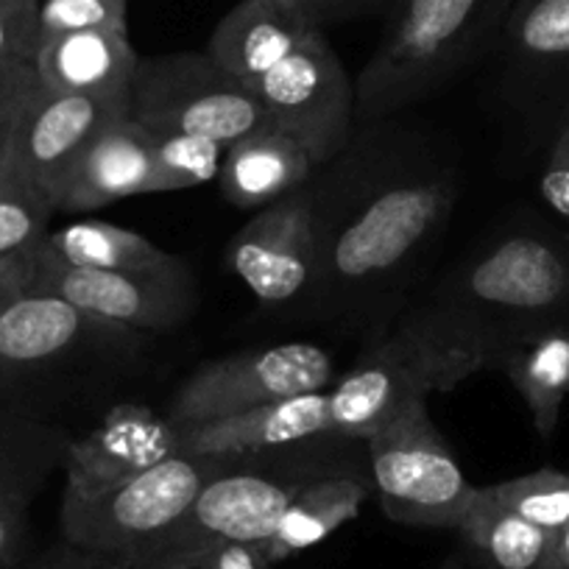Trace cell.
Masks as SVG:
<instances>
[{
	"label": "cell",
	"instance_id": "cell-37",
	"mask_svg": "<svg viewBox=\"0 0 569 569\" xmlns=\"http://www.w3.org/2000/svg\"><path fill=\"white\" fill-rule=\"evenodd\" d=\"M29 254L3 257V260H0V316L7 313V310L26 293V279H29Z\"/></svg>",
	"mask_w": 569,
	"mask_h": 569
},
{
	"label": "cell",
	"instance_id": "cell-15",
	"mask_svg": "<svg viewBox=\"0 0 569 569\" xmlns=\"http://www.w3.org/2000/svg\"><path fill=\"white\" fill-rule=\"evenodd\" d=\"M173 456H182V430L166 413L120 402L90 433L70 439L62 497L87 500Z\"/></svg>",
	"mask_w": 569,
	"mask_h": 569
},
{
	"label": "cell",
	"instance_id": "cell-40",
	"mask_svg": "<svg viewBox=\"0 0 569 569\" xmlns=\"http://www.w3.org/2000/svg\"><path fill=\"white\" fill-rule=\"evenodd\" d=\"M262 3H268V7L277 9V12L288 14V18L305 23V0H262ZM305 26H308V23H305ZM308 29H310V26H308Z\"/></svg>",
	"mask_w": 569,
	"mask_h": 569
},
{
	"label": "cell",
	"instance_id": "cell-7",
	"mask_svg": "<svg viewBox=\"0 0 569 569\" xmlns=\"http://www.w3.org/2000/svg\"><path fill=\"white\" fill-rule=\"evenodd\" d=\"M382 513L410 528L458 530L478 497L425 399L410 402L366 439Z\"/></svg>",
	"mask_w": 569,
	"mask_h": 569
},
{
	"label": "cell",
	"instance_id": "cell-27",
	"mask_svg": "<svg viewBox=\"0 0 569 569\" xmlns=\"http://www.w3.org/2000/svg\"><path fill=\"white\" fill-rule=\"evenodd\" d=\"M53 216L48 196L7 168L0 179V260L34 251L51 232Z\"/></svg>",
	"mask_w": 569,
	"mask_h": 569
},
{
	"label": "cell",
	"instance_id": "cell-26",
	"mask_svg": "<svg viewBox=\"0 0 569 569\" xmlns=\"http://www.w3.org/2000/svg\"><path fill=\"white\" fill-rule=\"evenodd\" d=\"M37 251L64 266L98 268V271H151L179 262V257L168 254L146 234L96 218L53 229L42 238Z\"/></svg>",
	"mask_w": 569,
	"mask_h": 569
},
{
	"label": "cell",
	"instance_id": "cell-11",
	"mask_svg": "<svg viewBox=\"0 0 569 569\" xmlns=\"http://www.w3.org/2000/svg\"><path fill=\"white\" fill-rule=\"evenodd\" d=\"M254 92L268 129L293 137L316 168L343 154L358 131L355 81L325 31H310L291 57L257 81Z\"/></svg>",
	"mask_w": 569,
	"mask_h": 569
},
{
	"label": "cell",
	"instance_id": "cell-4",
	"mask_svg": "<svg viewBox=\"0 0 569 569\" xmlns=\"http://www.w3.org/2000/svg\"><path fill=\"white\" fill-rule=\"evenodd\" d=\"M517 0H393L386 31L355 79L358 126L397 118L489 59Z\"/></svg>",
	"mask_w": 569,
	"mask_h": 569
},
{
	"label": "cell",
	"instance_id": "cell-1",
	"mask_svg": "<svg viewBox=\"0 0 569 569\" xmlns=\"http://www.w3.org/2000/svg\"><path fill=\"white\" fill-rule=\"evenodd\" d=\"M458 184L456 160L433 134L397 118L360 123L308 184L319 266L302 308L366 343L391 330L441 243Z\"/></svg>",
	"mask_w": 569,
	"mask_h": 569
},
{
	"label": "cell",
	"instance_id": "cell-35",
	"mask_svg": "<svg viewBox=\"0 0 569 569\" xmlns=\"http://www.w3.org/2000/svg\"><path fill=\"white\" fill-rule=\"evenodd\" d=\"M31 556V519L29 508H0V569H9Z\"/></svg>",
	"mask_w": 569,
	"mask_h": 569
},
{
	"label": "cell",
	"instance_id": "cell-41",
	"mask_svg": "<svg viewBox=\"0 0 569 569\" xmlns=\"http://www.w3.org/2000/svg\"><path fill=\"white\" fill-rule=\"evenodd\" d=\"M439 569H472V567H469L467 558H463V556H450L445 563H441Z\"/></svg>",
	"mask_w": 569,
	"mask_h": 569
},
{
	"label": "cell",
	"instance_id": "cell-38",
	"mask_svg": "<svg viewBox=\"0 0 569 569\" xmlns=\"http://www.w3.org/2000/svg\"><path fill=\"white\" fill-rule=\"evenodd\" d=\"M201 569H271L260 545H232L210 556Z\"/></svg>",
	"mask_w": 569,
	"mask_h": 569
},
{
	"label": "cell",
	"instance_id": "cell-34",
	"mask_svg": "<svg viewBox=\"0 0 569 569\" xmlns=\"http://www.w3.org/2000/svg\"><path fill=\"white\" fill-rule=\"evenodd\" d=\"M393 0H305V23L321 31L325 26L343 23V20L369 18V14L388 12Z\"/></svg>",
	"mask_w": 569,
	"mask_h": 569
},
{
	"label": "cell",
	"instance_id": "cell-5",
	"mask_svg": "<svg viewBox=\"0 0 569 569\" xmlns=\"http://www.w3.org/2000/svg\"><path fill=\"white\" fill-rule=\"evenodd\" d=\"M483 369H497L495 352L421 302L366 343L352 369L327 388L332 433L366 441L405 405L427 402Z\"/></svg>",
	"mask_w": 569,
	"mask_h": 569
},
{
	"label": "cell",
	"instance_id": "cell-36",
	"mask_svg": "<svg viewBox=\"0 0 569 569\" xmlns=\"http://www.w3.org/2000/svg\"><path fill=\"white\" fill-rule=\"evenodd\" d=\"M9 569H126L120 567L118 561H109V558L92 556V552L79 550V547L68 545H57L53 550L46 552H31L29 558H23L20 563Z\"/></svg>",
	"mask_w": 569,
	"mask_h": 569
},
{
	"label": "cell",
	"instance_id": "cell-19",
	"mask_svg": "<svg viewBox=\"0 0 569 569\" xmlns=\"http://www.w3.org/2000/svg\"><path fill=\"white\" fill-rule=\"evenodd\" d=\"M140 53L126 31H73L51 37L34 59L37 79L51 92L126 96Z\"/></svg>",
	"mask_w": 569,
	"mask_h": 569
},
{
	"label": "cell",
	"instance_id": "cell-18",
	"mask_svg": "<svg viewBox=\"0 0 569 569\" xmlns=\"http://www.w3.org/2000/svg\"><path fill=\"white\" fill-rule=\"evenodd\" d=\"M332 433L330 399L325 391L299 393L282 402L262 405L229 419L182 430V452L188 456H246V452L279 450L325 439Z\"/></svg>",
	"mask_w": 569,
	"mask_h": 569
},
{
	"label": "cell",
	"instance_id": "cell-12",
	"mask_svg": "<svg viewBox=\"0 0 569 569\" xmlns=\"http://www.w3.org/2000/svg\"><path fill=\"white\" fill-rule=\"evenodd\" d=\"M26 293H46L81 313L131 332H168L188 321L199 305L196 279L184 260L151 271L73 268L31 251Z\"/></svg>",
	"mask_w": 569,
	"mask_h": 569
},
{
	"label": "cell",
	"instance_id": "cell-16",
	"mask_svg": "<svg viewBox=\"0 0 569 569\" xmlns=\"http://www.w3.org/2000/svg\"><path fill=\"white\" fill-rule=\"evenodd\" d=\"M134 196H157L154 137L126 112L96 131L48 190L57 212H92Z\"/></svg>",
	"mask_w": 569,
	"mask_h": 569
},
{
	"label": "cell",
	"instance_id": "cell-21",
	"mask_svg": "<svg viewBox=\"0 0 569 569\" xmlns=\"http://www.w3.org/2000/svg\"><path fill=\"white\" fill-rule=\"evenodd\" d=\"M310 31L262 0H240L212 29L204 53L223 73L254 90L257 81L291 57Z\"/></svg>",
	"mask_w": 569,
	"mask_h": 569
},
{
	"label": "cell",
	"instance_id": "cell-8",
	"mask_svg": "<svg viewBox=\"0 0 569 569\" xmlns=\"http://www.w3.org/2000/svg\"><path fill=\"white\" fill-rule=\"evenodd\" d=\"M227 456H173L112 489L59 506L62 541L92 556L129 563L160 539L196 500Z\"/></svg>",
	"mask_w": 569,
	"mask_h": 569
},
{
	"label": "cell",
	"instance_id": "cell-25",
	"mask_svg": "<svg viewBox=\"0 0 569 569\" xmlns=\"http://www.w3.org/2000/svg\"><path fill=\"white\" fill-rule=\"evenodd\" d=\"M463 558L472 569H547L556 533L508 511L489 486H478L461 528Z\"/></svg>",
	"mask_w": 569,
	"mask_h": 569
},
{
	"label": "cell",
	"instance_id": "cell-13",
	"mask_svg": "<svg viewBox=\"0 0 569 569\" xmlns=\"http://www.w3.org/2000/svg\"><path fill=\"white\" fill-rule=\"evenodd\" d=\"M308 184L257 210L227 249L229 268L266 308L305 305L313 291L319 249Z\"/></svg>",
	"mask_w": 569,
	"mask_h": 569
},
{
	"label": "cell",
	"instance_id": "cell-2",
	"mask_svg": "<svg viewBox=\"0 0 569 569\" xmlns=\"http://www.w3.org/2000/svg\"><path fill=\"white\" fill-rule=\"evenodd\" d=\"M355 439L302 441L266 452L227 456L188 511L151 541L129 569H201L232 545H266L299 489L319 478L352 472L338 447Z\"/></svg>",
	"mask_w": 569,
	"mask_h": 569
},
{
	"label": "cell",
	"instance_id": "cell-10",
	"mask_svg": "<svg viewBox=\"0 0 569 569\" xmlns=\"http://www.w3.org/2000/svg\"><path fill=\"white\" fill-rule=\"evenodd\" d=\"M336 380V355L319 343L288 341L249 349L199 366L173 393L166 416L179 430H188L299 393L325 391Z\"/></svg>",
	"mask_w": 569,
	"mask_h": 569
},
{
	"label": "cell",
	"instance_id": "cell-32",
	"mask_svg": "<svg viewBox=\"0 0 569 569\" xmlns=\"http://www.w3.org/2000/svg\"><path fill=\"white\" fill-rule=\"evenodd\" d=\"M37 84H40V79H37L34 64L23 62L0 68V179L9 168L20 112H23L26 101H29Z\"/></svg>",
	"mask_w": 569,
	"mask_h": 569
},
{
	"label": "cell",
	"instance_id": "cell-3",
	"mask_svg": "<svg viewBox=\"0 0 569 569\" xmlns=\"http://www.w3.org/2000/svg\"><path fill=\"white\" fill-rule=\"evenodd\" d=\"M427 305L500 363L517 338L569 319V238L533 223L497 229L469 249Z\"/></svg>",
	"mask_w": 569,
	"mask_h": 569
},
{
	"label": "cell",
	"instance_id": "cell-9",
	"mask_svg": "<svg viewBox=\"0 0 569 569\" xmlns=\"http://www.w3.org/2000/svg\"><path fill=\"white\" fill-rule=\"evenodd\" d=\"M126 114L149 134H199L227 149L268 126L257 92L196 51L140 57Z\"/></svg>",
	"mask_w": 569,
	"mask_h": 569
},
{
	"label": "cell",
	"instance_id": "cell-42",
	"mask_svg": "<svg viewBox=\"0 0 569 569\" xmlns=\"http://www.w3.org/2000/svg\"><path fill=\"white\" fill-rule=\"evenodd\" d=\"M126 3H129V0H126Z\"/></svg>",
	"mask_w": 569,
	"mask_h": 569
},
{
	"label": "cell",
	"instance_id": "cell-24",
	"mask_svg": "<svg viewBox=\"0 0 569 569\" xmlns=\"http://www.w3.org/2000/svg\"><path fill=\"white\" fill-rule=\"evenodd\" d=\"M70 439L53 421L0 402V508H31L51 475L64 467Z\"/></svg>",
	"mask_w": 569,
	"mask_h": 569
},
{
	"label": "cell",
	"instance_id": "cell-31",
	"mask_svg": "<svg viewBox=\"0 0 569 569\" xmlns=\"http://www.w3.org/2000/svg\"><path fill=\"white\" fill-rule=\"evenodd\" d=\"M40 51V0H0V68L34 64Z\"/></svg>",
	"mask_w": 569,
	"mask_h": 569
},
{
	"label": "cell",
	"instance_id": "cell-20",
	"mask_svg": "<svg viewBox=\"0 0 569 569\" xmlns=\"http://www.w3.org/2000/svg\"><path fill=\"white\" fill-rule=\"evenodd\" d=\"M316 171V162L293 137L266 126L229 146L218 188L238 210H262L302 190Z\"/></svg>",
	"mask_w": 569,
	"mask_h": 569
},
{
	"label": "cell",
	"instance_id": "cell-23",
	"mask_svg": "<svg viewBox=\"0 0 569 569\" xmlns=\"http://www.w3.org/2000/svg\"><path fill=\"white\" fill-rule=\"evenodd\" d=\"M369 495L371 480L358 472L330 475L299 489L291 506L279 517L271 539L262 545L266 561L273 567L330 539L338 528L358 517Z\"/></svg>",
	"mask_w": 569,
	"mask_h": 569
},
{
	"label": "cell",
	"instance_id": "cell-28",
	"mask_svg": "<svg viewBox=\"0 0 569 569\" xmlns=\"http://www.w3.org/2000/svg\"><path fill=\"white\" fill-rule=\"evenodd\" d=\"M491 495L536 528L558 533L569 522V475L561 469H536L489 486Z\"/></svg>",
	"mask_w": 569,
	"mask_h": 569
},
{
	"label": "cell",
	"instance_id": "cell-6",
	"mask_svg": "<svg viewBox=\"0 0 569 569\" xmlns=\"http://www.w3.org/2000/svg\"><path fill=\"white\" fill-rule=\"evenodd\" d=\"M489 59L502 118L530 151L547 149L569 120V0H517Z\"/></svg>",
	"mask_w": 569,
	"mask_h": 569
},
{
	"label": "cell",
	"instance_id": "cell-39",
	"mask_svg": "<svg viewBox=\"0 0 569 569\" xmlns=\"http://www.w3.org/2000/svg\"><path fill=\"white\" fill-rule=\"evenodd\" d=\"M547 569H569V522L552 539V552Z\"/></svg>",
	"mask_w": 569,
	"mask_h": 569
},
{
	"label": "cell",
	"instance_id": "cell-14",
	"mask_svg": "<svg viewBox=\"0 0 569 569\" xmlns=\"http://www.w3.org/2000/svg\"><path fill=\"white\" fill-rule=\"evenodd\" d=\"M131 336V330L92 319L57 297L23 293L0 316V402L14 408L20 391L40 386L81 352Z\"/></svg>",
	"mask_w": 569,
	"mask_h": 569
},
{
	"label": "cell",
	"instance_id": "cell-33",
	"mask_svg": "<svg viewBox=\"0 0 569 569\" xmlns=\"http://www.w3.org/2000/svg\"><path fill=\"white\" fill-rule=\"evenodd\" d=\"M539 196L550 212L569 221V120L545 149L539 173Z\"/></svg>",
	"mask_w": 569,
	"mask_h": 569
},
{
	"label": "cell",
	"instance_id": "cell-17",
	"mask_svg": "<svg viewBox=\"0 0 569 569\" xmlns=\"http://www.w3.org/2000/svg\"><path fill=\"white\" fill-rule=\"evenodd\" d=\"M123 112L126 96H70L37 84L20 112L9 171L48 196L87 140Z\"/></svg>",
	"mask_w": 569,
	"mask_h": 569
},
{
	"label": "cell",
	"instance_id": "cell-22",
	"mask_svg": "<svg viewBox=\"0 0 569 569\" xmlns=\"http://www.w3.org/2000/svg\"><path fill=\"white\" fill-rule=\"evenodd\" d=\"M497 369L522 397L539 439L550 441L569 399V319L550 321L517 338L500 355Z\"/></svg>",
	"mask_w": 569,
	"mask_h": 569
},
{
	"label": "cell",
	"instance_id": "cell-29",
	"mask_svg": "<svg viewBox=\"0 0 569 569\" xmlns=\"http://www.w3.org/2000/svg\"><path fill=\"white\" fill-rule=\"evenodd\" d=\"M154 137L157 193L199 188L218 179L227 146L199 134H151Z\"/></svg>",
	"mask_w": 569,
	"mask_h": 569
},
{
	"label": "cell",
	"instance_id": "cell-30",
	"mask_svg": "<svg viewBox=\"0 0 569 569\" xmlns=\"http://www.w3.org/2000/svg\"><path fill=\"white\" fill-rule=\"evenodd\" d=\"M96 29L129 34V3L126 0H40V46L51 37Z\"/></svg>",
	"mask_w": 569,
	"mask_h": 569
}]
</instances>
